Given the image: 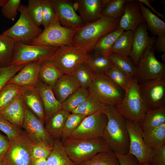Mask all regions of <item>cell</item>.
<instances>
[{
  "label": "cell",
  "instance_id": "f5cc1de1",
  "mask_svg": "<svg viewBox=\"0 0 165 165\" xmlns=\"http://www.w3.org/2000/svg\"><path fill=\"white\" fill-rule=\"evenodd\" d=\"M10 142L7 137H6L0 133V162L8 149Z\"/></svg>",
  "mask_w": 165,
  "mask_h": 165
},
{
  "label": "cell",
  "instance_id": "8d00e7d4",
  "mask_svg": "<svg viewBox=\"0 0 165 165\" xmlns=\"http://www.w3.org/2000/svg\"><path fill=\"white\" fill-rule=\"evenodd\" d=\"M108 57L112 62L127 75L130 80L135 77L137 67L129 57H123L112 53Z\"/></svg>",
  "mask_w": 165,
  "mask_h": 165
},
{
  "label": "cell",
  "instance_id": "cb8c5ba5",
  "mask_svg": "<svg viewBox=\"0 0 165 165\" xmlns=\"http://www.w3.org/2000/svg\"><path fill=\"white\" fill-rule=\"evenodd\" d=\"M80 86L72 75L64 74L52 88L56 99L61 104Z\"/></svg>",
  "mask_w": 165,
  "mask_h": 165
},
{
  "label": "cell",
  "instance_id": "6125c7cd",
  "mask_svg": "<svg viewBox=\"0 0 165 165\" xmlns=\"http://www.w3.org/2000/svg\"><path fill=\"white\" fill-rule=\"evenodd\" d=\"M0 163H1V162H0Z\"/></svg>",
  "mask_w": 165,
  "mask_h": 165
},
{
  "label": "cell",
  "instance_id": "d590c367",
  "mask_svg": "<svg viewBox=\"0 0 165 165\" xmlns=\"http://www.w3.org/2000/svg\"><path fill=\"white\" fill-rule=\"evenodd\" d=\"M80 165H120L115 152L112 151L99 152Z\"/></svg>",
  "mask_w": 165,
  "mask_h": 165
},
{
  "label": "cell",
  "instance_id": "5bb4252c",
  "mask_svg": "<svg viewBox=\"0 0 165 165\" xmlns=\"http://www.w3.org/2000/svg\"><path fill=\"white\" fill-rule=\"evenodd\" d=\"M138 88L148 110L165 106V78L138 84Z\"/></svg>",
  "mask_w": 165,
  "mask_h": 165
},
{
  "label": "cell",
  "instance_id": "11a10c76",
  "mask_svg": "<svg viewBox=\"0 0 165 165\" xmlns=\"http://www.w3.org/2000/svg\"><path fill=\"white\" fill-rule=\"evenodd\" d=\"M143 5H145L149 8L152 11V13H155L158 16L164 19V17L163 14L161 13L157 12L155 8L151 5L149 0H138Z\"/></svg>",
  "mask_w": 165,
  "mask_h": 165
},
{
  "label": "cell",
  "instance_id": "603a6c76",
  "mask_svg": "<svg viewBox=\"0 0 165 165\" xmlns=\"http://www.w3.org/2000/svg\"><path fill=\"white\" fill-rule=\"evenodd\" d=\"M36 86L43 102L46 120L56 112L62 109V104L55 97L52 89L39 79Z\"/></svg>",
  "mask_w": 165,
  "mask_h": 165
},
{
  "label": "cell",
  "instance_id": "7a4b0ae2",
  "mask_svg": "<svg viewBox=\"0 0 165 165\" xmlns=\"http://www.w3.org/2000/svg\"><path fill=\"white\" fill-rule=\"evenodd\" d=\"M119 19L101 16L93 22L77 28L73 38V46L89 53L99 40L118 28Z\"/></svg>",
  "mask_w": 165,
  "mask_h": 165
},
{
  "label": "cell",
  "instance_id": "836d02e7",
  "mask_svg": "<svg viewBox=\"0 0 165 165\" xmlns=\"http://www.w3.org/2000/svg\"><path fill=\"white\" fill-rule=\"evenodd\" d=\"M16 42L2 34L0 35V66L11 65Z\"/></svg>",
  "mask_w": 165,
  "mask_h": 165
},
{
  "label": "cell",
  "instance_id": "4316f807",
  "mask_svg": "<svg viewBox=\"0 0 165 165\" xmlns=\"http://www.w3.org/2000/svg\"><path fill=\"white\" fill-rule=\"evenodd\" d=\"M165 123V106L148 110L140 125L143 132L155 128Z\"/></svg>",
  "mask_w": 165,
  "mask_h": 165
},
{
  "label": "cell",
  "instance_id": "4dcf8cb0",
  "mask_svg": "<svg viewBox=\"0 0 165 165\" xmlns=\"http://www.w3.org/2000/svg\"><path fill=\"white\" fill-rule=\"evenodd\" d=\"M142 136L146 145L151 148L165 145V123L151 130L142 132Z\"/></svg>",
  "mask_w": 165,
  "mask_h": 165
},
{
  "label": "cell",
  "instance_id": "f546056e",
  "mask_svg": "<svg viewBox=\"0 0 165 165\" xmlns=\"http://www.w3.org/2000/svg\"><path fill=\"white\" fill-rule=\"evenodd\" d=\"M46 165H77L70 158L61 140L54 139L51 154L47 159Z\"/></svg>",
  "mask_w": 165,
  "mask_h": 165
},
{
  "label": "cell",
  "instance_id": "6f0895ef",
  "mask_svg": "<svg viewBox=\"0 0 165 165\" xmlns=\"http://www.w3.org/2000/svg\"><path fill=\"white\" fill-rule=\"evenodd\" d=\"M8 0H0V6L2 7L7 2Z\"/></svg>",
  "mask_w": 165,
  "mask_h": 165
},
{
  "label": "cell",
  "instance_id": "680465c9",
  "mask_svg": "<svg viewBox=\"0 0 165 165\" xmlns=\"http://www.w3.org/2000/svg\"><path fill=\"white\" fill-rule=\"evenodd\" d=\"M161 59L163 62L165 61V53H162L161 55Z\"/></svg>",
  "mask_w": 165,
  "mask_h": 165
},
{
  "label": "cell",
  "instance_id": "ab89813d",
  "mask_svg": "<svg viewBox=\"0 0 165 165\" xmlns=\"http://www.w3.org/2000/svg\"><path fill=\"white\" fill-rule=\"evenodd\" d=\"M80 86L88 89L92 84L94 73L85 63L81 64L72 74Z\"/></svg>",
  "mask_w": 165,
  "mask_h": 165
},
{
  "label": "cell",
  "instance_id": "4fadbf2b",
  "mask_svg": "<svg viewBox=\"0 0 165 165\" xmlns=\"http://www.w3.org/2000/svg\"><path fill=\"white\" fill-rule=\"evenodd\" d=\"M125 123L130 138L128 153L134 156L140 165L146 162L149 163L152 149L148 147L144 141L140 125L128 119H125Z\"/></svg>",
  "mask_w": 165,
  "mask_h": 165
},
{
  "label": "cell",
  "instance_id": "5b68a950",
  "mask_svg": "<svg viewBox=\"0 0 165 165\" xmlns=\"http://www.w3.org/2000/svg\"><path fill=\"white\" fill-rule=\"evenodd\" d=\"M88 90L90 94L104 106L116 107L125 95V91L104 73H94L93 82Z\"/></svg>",
  "mask_w": 165,
  "mask_h": 165
},
{
  "label": "cell",
  "instance_id": "74e56055",
  "mask_svg": "<svg viewBox=\"0 0 165 165\" xmlns=\"http://www.w3.org/2000/svg\"><path fill=\"white\" fill-rule=\"evenodd\" d=\"M103 106L90 94L85 100L71 113H79L87 116L102 112Z\"/></svg>",
  "mask_w": 165,
  "mask_h": 165
},
{
  "label": "cell",
  "instance_id": "d6a6232c",
  "mask_svg": "<svg viewBox=\"0 0 165 165\" xmlns=\"http://www.w3.org/2000/svg\"><path fill=\"white\" fill-rule=\"evenodd\" d=\"M95 73H104L113 64L107 56L93 52L88 54L85 63Z\"/></svg>",
  "mask_w": 165,
  "mask_h": 165
},
{
  "label": "cell",
  "instance_id": "9f6ffc18",
  "mask_svg": "<svg viewBox=\"0 0 165 165\" xmlns=\"http://www.w3.org/2000/svg\"><path fill=\"white\" fill-rule=\"evenodd\" d=\"M47 159L41 158L32 159L31 165H46Z\"/></svg>",
  "mask_w": 165,
  "mask_h": 165
},
{
  "label": "cell",
  "instance_id": "52a82bcc",
  "mask_svg": "<svg viewBox=\"0 0 165 165\" xmlns=\"http://www.w3.org/2000/svg\"><path fill=\"white\" fill-rule=\"evenodd\" d=\"M77 29L62 26L58 19L45 28L30 44L56 47L73 46V38Z\"/></svg>",
  "mask_w": 165,
  "mask_h": 165
},
{
  "label": "cell",
  "instance_id": "f6af8a7d",
  "mask_svg": "<svg viewBox=\"0 0 165 165\" xmlns=\"http://www.w3.org/2000/svg\"><path fill=\"white\" fill-rule=\"evenodd\" d=\"M25 64H11L7 66L0 67V91L10 79Z\"/></svg>",
  "mask_w": 165,
  "mask_h": 165
},
{
  "label": "cell",
  "instance_id": "7402d4cb",
  "mask_svg": "<svg viewBox=\"0 0 165 165\" xmlns=\"http://www.w3.org/2000/svg\"><path fill=\"white\" fill-rule=\"evenodd\" d=\"M77 10L84 24L94 22L101 17V0H79Z\"/></svg>",
  "mask_w": 165,
  "mask_h": 165
},
{
  "label": "cell",
  "instance_id": "1f68e13d",
  "mask_svg": "<svg viewBox=\"0 0 165 165\" xmlns=\"http://www.w3.org/2000/svg\"><path fill=\"white\" fill-rule=\"evenodd\" d=\"M133 32L124 31L116 41L112 53L124 57L130 56L132 47Z\"/></svg>",
  "mask_w": 165,
  "mask_h": 165
},
{
  "label": "cell",
  "instance_id": "e7e4bbea",
  "mask_svg": "<svg viewBox=\"0 0 165 165\" xmlns=\"http://www.w3.org/2000/svg\"></svg>",
  "mask_w": 165,
  "mask_h": 165
},
{
  "label": "cell",
  "instance_id": "9c48e42d",
  "mask_svg": "<svg viewBox=\"0 0 165 165\" xmlns=\"http://www.w3.org/2000/svg\"><path fill=\"white\" fill-rule=\"evenodd\" d=\"M154 43L150 45L136 66L135 77L138 84L165 78V66L155 56Z\"/></svg>",
  "mask_w": 165,
  "mask_h": 165
},
{
  "label": "cell",
  "instance_id": "3957f363",
  "mask_svg": "<svg viewBox=\"0 0 165 165\" xmlns=\"http://www.w3.org/2000/svg\"><path fill=\"white\" fill-rule=\"evenodd\" d=\"M68 155L77 165L87 161L97 153L112 151L102 137L89 139L69 137L61 140Z\"/></svg>",
  "mask_w": 165,
  "mask_h": 165
},
{
  "label": "cell",
  "instance_id": "7c38bea8",
  "mask_svg": "<svg viewBox=\"0 0 165 165\" xmlns=\"http://www.w3.org/2000/svg\"><path fill=\"white\" fill-rule=\"evenodd\" d=\"M108 120L106 115L102 112L87 116L69 137L89 139L102 137Z\"/></svg>",
  "mask_w": 165,
  "mask_h": 165
},
{
  "label": "cell",
  "instance_id": "91938a15",
  "mask_svg": "<svg viewBox=\"0 0 165 165\" xmlns=\"http://www.w3.org/2000/svg\"><path fill=\"white\" fill-rule=\"evenodd\" d=\"M141 165H150V164L146 162L142 163Z\"/></svg>",
  "mask_w": 165,
  "mask_h": 165
},
{
  "label": "cell",
  "instance_id": "83f0119b",
  "mask_svg": "<svg viewBox=\"0 0 165 165\" xmlns=\"http://www.w3.org/2000/svg\"><path fill=\"white\" fill-rule=\"evenodd\" d=\"M138 1L147 28L154 35L165 33V23Z\"/></svg>",
  "mask_w": 165,
  "mask_h": 165
},
{
  "label": "cell",
  "instance_id": "8fae6325",
  "mask_svg": "<svg viewBox=\"0 0 165 165\" xmlns=\"http://www.w3.org/2000/svg\"><path fill=\"white\" fill-rule=\"evenodd\" d=\"M32 143L25 132L10 142L4 155L2 165H31Z\"/></svg>",
  "mask_w": 165,
  "mask_h": 165
},
{
  "label": "cell",
  "instance_id": "2e32d148",
  "mask_svg": "<svg viewBox=\"0 0 165 165\" xmlns=\"http://www.w3.org/2000/svg\"><path fill=\"white\" fill-rule=\"evenodd\" d=\"M61 25L77 29L84 24L76 12L73 2L69 0H50Z\"/></svg>",
  "mask_w": 165,
  "mask_h": 165
},
{
  "label": "cell",
  "instance_id": "8992f818",
  "mask_svg": "<svg viewBox=\"0 0 165 165\" xmlns=\"http://www.w3.org/2000/svg\"><path fill=\"white\" fill-rule=\"evenodd\" d=\"M18 11L20 13L18 20L2 34L11 38L16 42L30 44L40 35L42 30L31 19L26 6L21 4Z\"/></svg>",
  "mask_w": 165,
  "mask_h": 165
},
{
  "label": "cell",
  "instance_id": "d4e9b609",
  "mask_svg": "<svg viewBox=\"0 0 165 165\" xmlns=\"http://www.w3.org/2000/svg\"><path fill=\"white\" fill-rule=\"evenodd\" d=\"M70 113L62 108L53 115L46 120L45 129L53 139L61 140L66 119Z\"/></svg>",
  "mask_w": 165,
  "mask_h": 165
},
{
  "label": "cell",
  "instance_id": "7bdbcfd3",
  "mask_svg": "<svg viewBox=\"0 0 165 165\" xmlns=\"http://www.w3.org/2000/svg\"><path fill=\"white\" fill-rule=\"evenodd\" d=\"M86 116H87L83 114L70 113L66 119L61 139L69 138Z\"/></svg>",
  "mask_w": 165,
  "mask_h": 165
},
{
  "label": "cell",
  "instance_id": "be15d7a7",
  "mask_svg": "<svg viewBox=\"0 0 165 165\" xmlns=\"http://www.w3.org/2000/svg\"></svg>",
  "mask_w": 165,
  "mask_h": 165
},
{
  "label": "cell",
  "instance_id": "c3c4849f",
  "mask_svg": "<svg viewBox=\"0 0 165 165\" xmlns=\"http://www.w3.org/2000/svg\"><path fill=\"white\" fill-rule=\"evenodd\" d=\"M21 2L20 0H8L2 7L1 12L3 16L6 19L14 21Z\"/></svg>",
  "mask_w": 165,
  "mask_h": 165
},
{
  "label": "cell",
  "instance_id": "e0dca14e",
  "mask_svg": "<svg viewBox=\"0 0 165 165\" xmlns=\"http://www.w3.org/2000/svg\"><path fill=\"white\" fill-rule=\"evenodd\" d=\"M138 0H127L123 13L119 19L118 28L134 32L144 22Z\"/></svg>",
  "mask_w": 165,
  "mask_h": 165
},
{
  "label": "cell",
  "instance_id": "f907efd6",
  "mask_svg": "<svg viewBox=\"0 0 165 165\" xmlns=\"http://www.w3.org/2000/svg\"><path fill=\"white\" fill-rule=\"evenodd\" d=\"M151 149L150 165H165V145Z\"/></svg>",
  "mask_w": 165,
  "mask_h": 165
},
{
  "label": "cell",
  "instance_id": "b9f144b4",
  "mask_svg": "<svg viewBox=\"0 0 165 165\" xmlns=\"http://www.w3.org/2000/svg\"><path fill=\"white\" fill-rule=\"evenodd\" d=\"M21 87L7 83L0 91V112L6 107L19 93Z\"/></svg>",
  "mask_w": 165,
  "mask_h": 165
},
{
  "label": "cell",
  "instance_id": "f35d334b",
  "mask_svg": "<svg viewBox=\"0 0 165 165\" xmlns=\"http://www.w3.org/2000/svg\"><path fill=\"white\" fill-rule=\"evenodd\" d=\"M104 74L125 92L126 90L130 80L125 73L116 65L113 64Z\"/></svg>",
  "mask_w": 165,
  "mask_h": 165
},
{
  "label": "cell",
  "instance_id": "7dc6e473",
  "mask_svg": "<svg viewBox=\"0 0 165 165\" xmlns=\"http://www.w3.org/2000/svg\"><path fill=\"white\" fill-rule=\"evenodd\" d=\"M42 25L44 28L58 19L50 0H42Z\"/></svg>",
  "mask_w": 165,
  "mask_h": 165
},
{
  "label": "cell",
  "instance_id": "484cf974",
  "mask_svg": "<svg viewBox=\"0 0 165 165\" xmlns=\"http://www.w3.org/2000/svg\"><path fill=\"white\" fill-rule=\"evenodd\" d=\"M64 75L53 62L48 61L42 64L39 72V79L52 89L58 80Z\"/></svg>",
  "mask_w": 165,
  "mask_h": 165
},
{
  "label": "cell",
  "instance_id": "bcb514c9",
  "mask_svg": "<svg viewBox=\"0 0 165 165\" xmlns=\"http://www.w3.org/2000/svg\"><path fill=\"white\" fill-rule=\"evenodd\" d=\"M0 130L6 135L10 142L23 132L20 127L13 125L1 115Z\"/></svg>",
  "mask_w": 165,
  "mask_h": 165
},
{
  "label": "cell",
  "instance_id": "816d5d0a",
  "mask_svg": "<svg viewBox=\"0 0 165 165\" xmlns=\"http://www.w3.org/2000/svg\"><path fill=\"white\" fill-rule=\"evenodd\" d=\"M115 153L119 160L120 165H140L135 157L131 154Z\"/></svg>",
  "mask_w": 165,
  "mask_h": 165
},
{
  "label": "cell",
  "instance_id": "e575fe53",
  "mask_svg": "<svg viewBox=\"0 0 165 165\" xmlns=\"http://www.w3.org/2000/svg\"><path fill=\"white\" fill-rule=\"evenodd\" d=\"M90 95L88 89L79 87L62 103V108L71 113Z\"/></svg>",
  "mask_w": 165,
  "mask_h": 165
},
{
  "label": "cell",
  "instance_id": "db71d44e",
  "mask_svg": "<svg viewBox=\"0 0 165 165\" xmlns=\"http://www.w3.org/2000/svg\"><path fill=\"white\" fill-rule=\"evenodd\" d=\"M158 36L154 41V48L158 52L165 53V33Z\"/></svg>",
  "mask_w": 165,
  "mask_h": 165
},
{
  "label": "cell",
  "instance_id": "ffe728a7",
  "mask_svg": "<svg viewBox=\"0 0 165 165\" xmlns=\"http://www.w3.org/2000/svg\"><path fill=\"white\" fill-rule=\"evenodd\" d=\"M42 64L34 62L26 64L7 83L20 87L27 86H36L39 80V72Z\"/></svg>",
  "mask_w": 165,
  "mask_h": 165
},
{
  "label": "cell",
  "instance_id": "6da1fadb",
  "mask_svg": "<svg viewBox=\"0 0 165 165\" xmlns=\"http://www.w3.org/2000/svg\"><path fill=\"white\" fill-rule=\"evenodd\" d=\"M102 112L106 115L108 119L102 138L112 151L121 154H127L130 138L125 119L113 106H104Z\"/></svg>",
  "mask_w": 165,
  "mask_h": 165
},
{
  "label": "cell",
  "instance_id": "30bf717a",
  "mask_svg": "<svg viewBox=\"0 0 165 165\" xmlns=\"http://www.w3.org/2000/svg\"><path fill=\"white\" fill-rule=\"evenodd\" d=\"M88 54L74 46H63L58 48L50 61L64 74L72 75L86 62Z\"/></svg>",
  "mask_w": 165,
  "mask_h": 165
},
{
  "label": "cell",
  "instance_id": "60d3db41",
  "mask_svg": "<svg viewBox=\"0 0 165 165\" xmlns=\"http://www.w3.org/2000/svg\"><path fill=\"white\" fill-rule=\"evenodd\" d=\"M127 0H109L102 9L101 16H107L120 19L123 15Z\"/></svg>",
  "mask_w": 165,
  "mask_h": 165
},
{
  "label": "cell",
  "instance_id": "d6986e66",
  "mask_svg": "<svg viewBox=\"0 0 165 165\" xmlns=\"http://www.w3.org/2000/svg\"><path fill=\"white\" fill-rule=\"evenodd\" d=\"M20 93L25 105L44 123L46 117L44 106L36 86L21 87Z\"/></svg>",
  "mask_w": 165,
  "mask_h": 165
},
{
  "label": "cell",
  "instance_id": "ee69618b",
  "mask_svg": "<svg viewBox=\"0 0 165 165\" xmlns=\"http://www.w3.org/2000/svg\"><path fill=\"white\" fill-rule=\"evenodd\" d=\"M26 7L28 14L35 24L39 27L42 25V0H28Z\"/></svg>",
  "mask_w": 165,
  "mask_h": 165
},
{
  "label": "cell",
  "instance_id": "9a60e30c",
  "mask_svg": "<svg viewBox=\"0 0 165 165\" xmlns=\"http://www.w3.org/2000/svg\"><path fill=\"white\" fill-rule=\"evenodd\" d=\"M44 123L25 105V115L22 126L33 144H44L53 147L54 140L47 132Z\"/></svg>",
  "mask_w": 165,
  "mask_h": 165
},
{
  "label": "cell",
  "instance_id": "ba28073f",
  "mask_svg": "<svg viewBox=\"0 0 165 165\" xmlns=\"http://www.w3.org/2000/svg\"><path fill=\"white\" fill-rule=\"evenodd\" d=\"M58 47L28 44L16 42L11 64L42 63L50 61Z\"/></svg>",
  "mask_w": 165,
  "mask_h": 165
},
{
  "label": "cell",
  "instance_id": "681fc988",
  "mask_svg": "<svg viewBox=\"0 0 165 165\" xmlns=\"http://www.w3.org/2000/svg\"><path fill=\"white\" fill-rule=\"evenodd\" d=\"M53 147L44 144L32 143L31 156L32 159L45 158L46 159L50 155Z\"/></svg>",
  "mask_w": 165,
  "mask_h": 165
},
{
  "label": "cell",
  "instance_id": "277c9868",
  "mask_svg": "<svg viewBox=\"0 0 165 165\" xmlns=\"http://www.w3.org/2000/svg\"><path fill=\"white\" fill-rule=\"evenodd\" d=\"M115 107L125 119L140 124L148 109L140 95L135 77L130 79L123 98Z\"/></svg>",
  "mask_w": 165,
  "mask_h": 165
},
{
  "label": "cell",
  "instance_id": "f1b7e54d",
  "mask_svg": "<svg viewBox=\"0 0 165 165\" xmlns=\"http://www.w3.org/2000/svg\"><path fill=\"white\" fill-rule=\"evenodd\" d=\"M124 31L118 28L106 34L98 41L92 52L108 57L112 53V48L116 41Z\"/></svg>",
  "mask_w": 165,
  "mask_h": 165
},
{
  "label": "cell",
  "instance_id": "94428289",
  "mask_svg": "<svg viewBox=\"0 0 165 165\" xmlns=\"http://www.w3.org/2000/svg\"><path fill=\"white\" fill-rule=\"evenodd\" d=\"M0 165H2L1 164V163H0Z\"/></svg>",
  "mask_w": 165,
  "mask_h": 165
},
{
  "label": "cell",
  "instance_id": "44dd1931",
  "mask_svg": "<svg viewBox=\"0 0 165 165\" xmlns=\"http://www.w3.org/2000/svg\"><path fill=\"white\" fill-rule=\"evenodd\" d=\"M0 115L15 126L22 127L25 115V105L20 92L3 109Z\"/></svg>",
  "mask_w": 165,
  "mask_h": 165
},
{
  "label": "cell",
  "instance_id": "ac0fdd59",
  "mask_svg": "<svg viewBox=\"0 0 165 165\" xmlns=\"http://www.w3.org/2000/svg\"><path fill=\"white\" fill-rule=\"evenodd\" d=\"M145 22L141 24L133 32L132 49L130 57L134 65L138 62L149 46L154 43L155 38L149 37Z\"/></svg>",
  "mask_w": 165,
  "mask_h": 165
}]
</instances>
